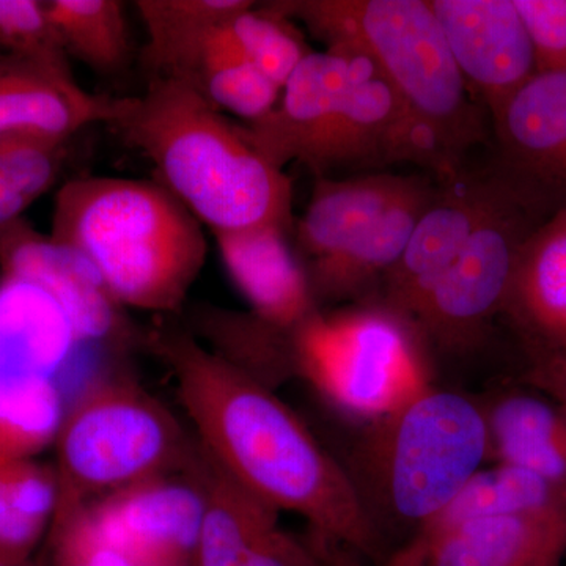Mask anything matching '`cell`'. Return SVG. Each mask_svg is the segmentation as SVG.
Returning <instances> with one entry per match:
<instances>
[{"label":"cell","mask_w":566,"mask_h":566,"mask_svg":"<svg viewBox=\"0 0 566 566\" xmlns=\"http://www.w3.org/2000/svg\"><path fill=\"white\" fill-rule=\"evenodd\" d=\"M148 346L172 371L197 442L230 479L275 512L304 517L324 556L340 547L376 566L389 560L340 460L270 386L180 327H156Z\"/></svg>","instance_id":"1"},{"label":"cell","mask_w":566,"mask_h":566,"mask_svg":"<svg viewBox=\"0 0 566 566\" xmlns=\"http://www.w3.org/2000/svg\"><path fill=\"white\" fill-rule=\"evenodd\" d=\"M107 125L211 233L263 223L293 232L292 180L191 85L150 80L140 96L115 98Z\"/></svg>","instance_id":"2"},{"label":"cell","mask_w":566,"mask_h":566,"mask_svg":"<svg viewBox=\"0 0 566 566\" xmlns=\"http://www.w3.org/2000/svg\"><path fill=\"white\" fill-rule=\"evenodd\" d=\"M340 463L390 558L490 464L485 416L475 397L427 382L360 424Z\"/></svg>","instance_id":"3"},{"label":"cell","mask_w":566,"mask_h":566,"mask_svg":"<svg viewBox=\"0 0 566 566\" xmlns=\"http://www.w3.org/2000/svg\"><path fill=\"white\" fill-rule=\"evenodd\" d=\"M249 144L275 169L300 163L316 178L411 163L436 177L428 150L392 87L360 52H312L270 114L243 123Z\"/></svg>","instance_id":"4"},{"label":"cell","mask_w":566,"mask_h":566,"mask_svg":"<svg viewBox=\"0 0 566 566\" xmlns=\"http://www.w3.org/2000/svg\"><path fill=\"white\" fill-rule=\"evenodd\" d=\"M327 50H352L374 62L392 87L436 163L438 181L464 169L488 139L483 111L453 61L430 0H283Z\"/></svg>","instance_id":"5"},{"label":"cell","mask_w":566,"mask_h":566,"mask_svg":"<svg viewBox=\"0 0 566 566\" xmlns=\"http://www.w3.org/2000/svg\"><path fill=\"white\" fill-rule=\"evenodd\" d=\"M202 227L159 182L84 177L57 192L51 237L82 253L123 307L166 315L202 273Z\"/></svg>","instance_id":"6"},{"label":"cell","mask_w":566,"mask_h":566,"mask_svg":"<svg viewBox=\"0 0 566 566\" xmlns=\"http://www.w3.org/2000/svg\"><path fill=\"white\" fill-rule=\"evenodd\" d=\"M54 447L55 516L144 480L188 471L199 452L196 436L186 433L161 401L123 374L93 376L69 405Z\"/></svg>","instance_id":"7"},{"label":"cell","mask_w":566,"mask_h":566,"mask_svg":"<svg viewBox=\"0 0 566 566\" xmlns=\"http://www.w3.org/2000/svg\"><path fill=\"white\" fill-rule=\"evenodd\" d=\"M293 363L294 374L360 424L389 415L433 381L419 338L379 304L319 311L294 335Z\"/></svg>","instance_id":"8"},{"label":"cell","mask_w":566,"mask_h":566,"mask_svg":"<svg viewBox=\"0 0 566 566\" xmlns=\"http://www.w3.org/2000/svg\"><path fill=\"white\" fill-rule=\"evenodd\" d=\"M543 221L505 186L409 323L427 356H465L480 348L504 314L523 245Z\"/></svg>","instance_id":"9"},{"label":"cell","mask_w":566,"mask_h":566,"mask_svg":"<svg viewBox=\"0 0 566 566\" xmlns=\"http://www.w3.org/2000/svg\"><path fill=\"white\" fill-rule=\"evenodd\" d=\"M491 123L490 172L543 218L566 210V71L536 74Z\"/></svg>","instance_id":"10"},{"label":"cell","mask_w":566,"mask_h":566,"mask_svg":"<svg viewBox=\"0 0 566 566\" xmlns=\"http://www.w3.org/2000/svg\"><path fill=\"white\" fill-rule=\"evenodd\" d=\"M196 460L188 471L144 480L80 510L106 538L151 564L197 566L207 494Z\"/></svg>","instance_id":"11"},{"label":"cell","mask_w":566,"mask_h":566,"mask_svg":"<svg viewBox=\"0 0 566 566\" xmlns=\"http://www.w3.org/2000/svg\"><path fill=\"white\" fill-rule=\"evenodd\" d=\"M438 182L433 203L417 223L403 255L370 303L381 305L408 326L505 189L504 182L490 170L476 175L463 169Z\"/></svg>","instance_id":"12"},{"label":"cell","mask_w":566,"mask_h":566,"mask_svg":"<svg viewBox=\"0 0 566 566\" xmlns=\"http://www.w3.org/2000/svg\"><path fill=\"white\" fill-rule=\"evenodd\" d=\"M0 268L3 275L31 282L50 294L82 345L118 348L136 337L125 307L112 296L96 268L22 219L0 229Z\"/></svg>","instance_id":"13"},{"label":"cell","mask_w":566,"mask_h":566,"mask_svg":"<svg viewBox=\"0 0 566 566\" xmlns=\"http://www.w3.org/2000/svg\"><path fill=\"white\" fill-rule=\"evenodd\" d=\"M465 84L491 120L534 80V44L515 0H430Z\"/></svg>","instance_id":"14"},{"label":"cell","mask_w":566,"mask_h":566,"mask_svg":"<svg viewBox=\"0 0 566 566\" xmlns=\"http://www.w3.org/2000/svg\"><path fill=\"white\" fill-rule=\"evenodd\" d=\"M275 223L212 233L227 273L256 319L296 333L319 308L290 237Z\"/></svg>","instance_id":"15"},{"label":"cell","mask_w":566,"mask_h":566,"mask_svg":"<svg viewBox=\"0 0 566 566\" xmlns=\"http://www.w3.org/2000/svg\"><path fill=\"white\" fill-rule=\"evenodd\" d=\"M408 177L378 172L344 180L316 178L293 229V249L312 292L403 191Z\"/></svg>","instance_id":"16"},{"label":"cell","mask_w":566,"mask_h":566,"mask_svg":"<svg viewBox=\"0 0 566 566\" xmlns=\"http://www.w3.org/2000/svg\"><path fill=\"white\" fill-rule=\"evenodd\" d=\"M115 98L92 95L73 74L29 59H0V137L70 140L92 123H109Z\"/></svg>","instance_id":"17"},{"label":"cell","mask_w":566,"mask_h":566,"mask_svg":"<svg viewBox=\"0 0 566 566\" xmlns=\"http://www.w3.org/2000/svg\"><path fill=\"white\" fill-rule=\"evenodd\" d=\"M394 556L408 566H560L566 556V523L479 516L423 545H406Z\"/></svg>","instance_id":"18"},{"label":"cell","mask_w":566,"mask_h":566,"mask_svg":"<svg viewBox=\"0 0 566 566\" xmlns=\"http://www.w3.org/2000/svg\"><path fill=\"white\" fill-rule=\"evenodd\" d=\"M502 318L523 354L566 349V210L524 243Z\"/></svg>","instance_id":"19"},{"label":"cell","mask_w":566,"mask_h":566,"mask_svg":"<svg viewBox=\"0 0 566 566\" xmlns=\"http://www.w3.org/2000/svg\"><path fill=\"white\" fill-rule=\"evenodd\" d=\"M490 464L515 465L566 486V412L545 394L504 381L476 395Z\"/></svg>","instance_id":"20"},{"label":"cell","mask_w":566,"mask_h":566,"mask_svg":"<svg viewBox=\"0 0 566 566\" xmlns=\"http://www.w3.org/2000/svg\"><path fill=\"white\" fill-rule=\"evenodd\" d=\"M82 346L61 305L40 286L0 277V379L52 378Z\"/></svg>","instance_id":"21"},{"label":"cell","mask_w":566,"mask_h":566,"mask_svg":"<svg viewBox=\"0 0 566 566\" xmlns=\"http://www.w3.org/2000/svg\"><path fill=\"white\" fill-rule=\"evenodd\" d=\"M439 185L430 178L409 175L403 191L376 219L331 273L314 289L319 308L329 303L370 304L390 270L403 255L417 223L433 203Z\"/></svg>","instance_id":"22"},{"label":"cell","mask_w":566,"mask_h":566,"mask_svg":"<svg viewBox=\"0 0 566 566\" xmlns=\"http://www.w3.org/2000/svg\"><path fill=\"white\" fill-rule=\"evenodd\" d=\"M251 6L249 0H139L147 33L142 61L150 80L192 85L211 33Z\"/></svg>","instance_id":"23"},{"label":"cell","mask_w":566,"mask_h":566,"mask_svg":"<svg viewBox=\"0 0 566 566\" xmlns=\"http://www.w3.org/2000/svg\"><path fill=\"white\" fill-rule=\"evenodd\" d=\"M491 515L566 523V486L515 465H485L455 501L408 545H423L464 521Z\"/></svg>","instance_id":"24"},{"label":"cell","mask_w":566,"mask_h":566,"mask_svg":"<svg viewBox=\"0 0 566 566\" xmlns=\"http://www.w3.org/2000/svg\"><path fill=\"white\" fill-rule=\"evenodd\" d=\"M59 504L54 465L33 460L0 463V560L28 562L50 535Z\"/></svg>","instance_id":"25"},{"label":"cell","mask_w":566,"mask_h":566,"mask_svg":"<svg viewBox=\"0 0 566 566\" xmlns=\"http://www.w3.org/2000/svg\"><path fill=\"white\" fill-rule=\"evenodd\" d=\"M48 17L63 50L99 74H117L133 57L132 32L118 0H50Z\"/></svg>","instance_id":"26"},{"label":"cell","mask_w":566,"mask_h":566,"mask_svg":"<svg viewBox=\"0 0 566 566\" xmlns=\"http://www.w3.org/2000/svg\"><path fill=\"white\" fill-rule=\"evenodd\" d=\"M69 405L59 379H0V463L33 460L54 446Z\"/></svg>","instance_id":"27"},{"label":"cell","mask_w":566,"mask_h":566,"mask_svg":"<svg viewBox=\"0 0 566 566\" xmlns=\"http://www.w3.org/2000/svg\"><path fill=\"white\" fill-rule=\"evenodd\" d=\"M191 87L216 109L230 112L244 123L270 114L282 95L279 85L245 61L226 24L216 29L205 44Z\"/></svg>","instance_id":"28"},{"label":"cell","mask_w":566,"mask_h":566,"mask_svg":"<svg viewBox=\"0 0 566 566\" xmlns=\"http://www.w3.org/2000/svg\"><path fill=\"white\" fill-rule=\"evenodd\" d=\"M253 6L234 14L226 24L227 32L245 61L283 88L294 70L314 51L292 20L273 3Z\"/></svg>","instance_id":"29"},{"label":"cell","mask_w":566,"mask_h":566,"mask_svg":"<svg viewBox=\"0 0 566 566\" xmlns=\"http://www.w3.org/2000/svg\"><path fill=\"white\" fill-rule=\"evenodd\" d=\"M44 554L48 566H159L111 542L82 510L54 517Z\"/></svg>","instance_id":"30"},{"label":"cell","mask_w":566,"mask_h":566,"mask_svg":"<svg viewBox=\"0 0 566 566\" xmlns=\"http://www.w3.org/2000/svg\"><path fill=\"white\" fill-rule=\"evenodd\" d=\"M0 46L10 55L73 74L46 3L39 0H0Z\"/></svg>","instance_id":"31"},{"label":"cell","mask_w":566,"mask_h":566,"mask_svg":"<svg viewBox=\"0 0 566 566\" xmlns=\"http://www.w3.org/2000/svg\"><path fill=\"white\" fill-rule=\"evenodd\" d=\"M69 140L39 136L0 137V161L11 182L33 203L44 196L62 172Z\"/></svg>","instance_id":"32"},{"label":"cell","mask_w":566,"mask_h":566,"mask_svg":"<svg viewBox=\"0 0 566 566\" xmlns=\"http://www.w3.org/2000/svg\"><path fill=\"white\" fill-rule=\"evenodd\" d=\"M534 44L538 73L566 71V0H515Z\"/></svg>","instance_id":"33"},{"label":"cell","mask_w":566,"mask_h":566,"mask_svg":"<svg viewBox=\"0 0 566 566\" xmlns=\"http://www.w3.org/2000/svg\"><path fill=\"white\" fill-rule=\"evenodd\" d=\"M517 381L545 394L566 412V349L523 354Z\"/></svg>","instance_id":"34"},{"label":"cell","mask_w":566,"mask_h":566,"mask_svg":"<svg viewBox=\"0 0 566 566\" xmlns=\"http://www.w3.org/2000/svg\"><path fill=\"white\" fill-rule=\"evenodd\" d=\"M31 202L11 182L6 167L0 161V229L20 221L22 212L31 207Z\"/></svg>","instance_id":"35"},{"label":"cell","mask_w":566,"mask_h":566,"mask_svg":"<svg viewBox=\"0 0 566 566\" xmlns=\"http://www.w3.org/2000/svg\"><path fill=\"white\" fill-rule=\"evenodd\" d=\"M0 566H48L46 554H41L39 557H33L28 562H7L0 560Z\"/></svg>","instance_id":"36"},{"label":"cell","mask_w":566,"mask_h":566,"mask_svg":"<svg viewBox=\"0 0 566 566\" xmlns=\"http://www.w3.org/2000/svg\"><path fill=\"white\" fill-rule=\"evenodd\" d=\"M382 566H401L400 564H397V562L392 560V558H389V560L386 562Z\"/></svg>","instance_id":"37"}]
</instances>
